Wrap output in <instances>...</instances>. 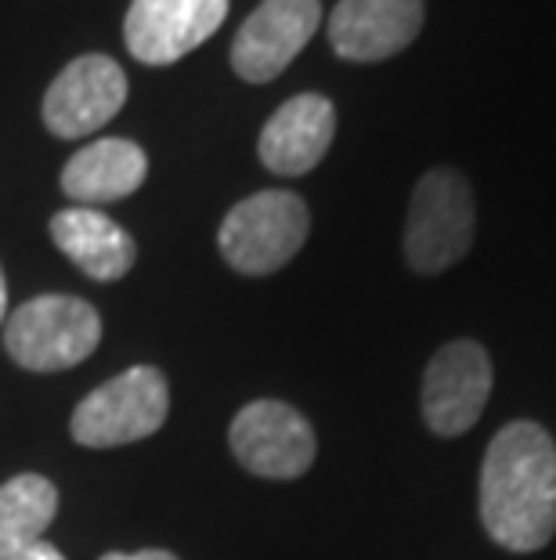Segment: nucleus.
I'll list each match as a JSON object with an SVG mask.
<instances>
[{"instance_id":"7","label":"nucleus","mask_w":556,"mask_h":560,"mask_svg":"<svg viewBox=\"0 0 556 560\" xmlns=\"http://www.w3.org/2000/svg\"><path fill=\"white\" fill-rule=\"evenodd\" d=\"M492 398V359L481 343H445L423 376V420L437 438H459Z\"/></svg>"},{"instance_id":"9","label":"nucleus","mask_w":556,"mask_h":560,"mask_svg":"<svg viewBox=\"0 0 556 560\" xmlns=\"http://www.w3.org/2000/svg\"><path fill=\"white\" fill-rule=\"evenodd\" d=\"M224 19L228 0H134L123 40L141 66H170L214 37Z\"/></svg>"},{"instance_id":"12","label":"nucleus","mask_w":556,"mask_h":560,"mask_svg":"<svg viewBox=\"0 0 556 560\" xmlns=\"http://www.w3.org/2000/svg\"><path fill=\"white\" fill-rule=\"evenodd\" d=\"M336 138V109L322 94H297L279 105L257 141V156L279 177H300L326 160Z\"/></svg>"},{"instance_id":"14","label":"nucleus","mask_w":556,"mask_h":560,"mask_svg":"<svg viewBox=\"0 0 556 560\" xmlns=\"http://www.w3.org/2000/svg\"><path fill=\"white\" fill-rule=\"evenodd\" d=\"M149 177V156L127 138L91 141L62 166V192L76 207H105V202L134 196Z\"/></svg>"},{"instance_id":"15","label":"nucleus","mask_w":556,"mask_h":560,"mask_svg":"<svg viewBox=\"0 0 556 560\" xmlns=\"http://www.w3.org/2000/svg\"><path fill=\"white\" fill-rule=\"evenodd\" d=\"M55 514L58 488L44 474H19L0 485V560H11L44 542Z\"/></svg>"},{"instance_id":"8","label":"nucleus","mask_w":556,"mask_h":560,"mask_svg":"<svg viewBox=\"0 0 556 560\" xmlns=\"http://www.w3.org/2000/svg\"><path fill=\"white\" fill-rule=\"evenodd\" d=\"M127 73L109 55L73 58L44 94V124L55 138L76 141L102 130L123 109Z\"/></svg>"},{"instance_id":"1","label":"nucleus","mask_w":556,"mask_h":560,"mask_svg":"<svg viewBox=\"0 0 556 560\" xmlns=\"http://www.w3.org/2000/svg\"><path fill=\"white\" fill-rule=\"evenodd\" d=\"M481 521L510 553H535L553 539L556 441L546 427L517 420L492 438L481 467Z\"/></svg>"},{"instance_id":"18","label":"nucleus","mask_w":556,"mask_h":560,"mask_svg":"<svg viewBox=\"0 0 556 560\" xmlns=\"http://www.w3.org/2000/svg\"><path fill=\"white\" fill-rule=\"evenodd\" d=\"M8 318V285H4V271H0V326Z\"/></svg>"},{"instance_id":"13","label":"nucleus","mask_w":556,"mask_h":560,"mask_svg":"<svg viewBox=\"0 0 556 560\" xmlns=\"http://www.w3.org/2000/svg\"><path fill=\"white\" fill-rule=\"evenodd\" d=\"M51 240L94 282L123 279L138 260L130 232L94 207H69L51 218Z\"/></svg>"},{"instance_id":"2","label":"nucleus","mask_w":556,"mask_h":560,"mask_svg":"<svg viewBox=\"0 0 556 560\" xmlns=\"http://www.w3.org/2000/svg\"><path fill=\"white\" fill-rule=\"evenodd\" d=\"M307 232H311L307 202L286 188H268L224 213L217 246L221 257L242 276H271L300 254Z\"/></svg>"},{"instance_id":"6","label":"nucleus","mask_w":556,"mask_h":560,"mask_svg":"<svg viewBox=\"0 0 556 560\" xmlns=\"http://www.w3.org/2000/svg\"><path fill=\"white\" fill-rule=\"evenodd\" d=\"M232 452L246 470L268 481H293L315 463L311 423L286 401H250L232 420Z\"/></svg>"},{"instance_id":"16","label":"nucleus","mask_w":556,"mask_h":560,"mask_svg":"<svg viewBox=\"0 0 556 560\" xmlns=\"http://www.w3.org/2000/svg\"><path fill=\"white\" fill-rule=\"evenodd\" d=\"M11 560H66L62 553L55 550L51 542H37V546H29L26 553H19V557H11Z\"/></svg>"},{"instance_id":"11","label":"nucleus","mask_w":556,"mask_h":560,"mask_svg":"<svg viewBox=\"0 0 556 560\" xmlns=\"http://www.w3.org/2000/svg\"><path fill=\"white\" fill-rule=\"evenodd\" d=\"M423 0H340L329 15V44L347 62H383L419 37Z\"/></svg>"},{"instance_id":"5","label":"nucleus","mask_w":556,"mask_h":560,"mask_svg":"<svg viewBox=\"0 0 556 560\" xmlns=\"http://www.w3.org/2000/svg\"><path fill=\"white\" fill-rule=\"evenodd\" d=\"M170 412V387L167 376L156 365H134L127 373L113 376L109 384L94 387L76 405L73 431L76 445L87 448H120L130 441L156 434L167 423Z\"/></svg>"},{"instance_id":"4","label":"nucleus","mask_w":556,"mask_h":560,"mask_svg":"<svg viewBox=\"0 0 556 560\" xmlns=\"http://www.w3.org/2000/svg\"><path fill=\"white\" fill-rule=\"evenodd\" d=\"M102 343L98 312L66 293L33 296L4 322V348L29 373H62L91 359Z\"/></svg>"},{"instance_id":"10","label":"nucleus","mask_w":556,"mask_h":560,"mask_svg":"<svg viewBox=\"0 0 556 560\" xmlns=\"http://www.w3.org/2000/svg\"><path fill=\"white\" fill-rule=\"evenodd\" d=\"M322 22V0H264L242 22L232 44V69L246 83H268L286 73Z\"/></svg>"},{"instance_id":"17","label":"nucleus","mask_w":556,"mask_h":560,"mask_svg":"<svg viewBox=\"0 0 556 560\" xmlns=\"http://www.w3.org/2000/svg\"><path fill=\"white\" fill-rule=\"evenodd\" d=\"M102 560H177L167 550H141V553H105Z\"/></svg>"},{"instance_id":"3","label":"nucleus","mask_w":556,"mask_h":560,"mask_svg":"<svg viewBox=\"0 0 556 560\" xmlns=\"http://www.w3.org/2000/svg\"><path fill=\"white\" fill-rule=\"evenodd\" d=\"M477 229V210H473V188L452 166H437L423 174L416 192L409 199L405 221V260L419 276H437L459 265Z\"/></svg>"}]
</instances>
